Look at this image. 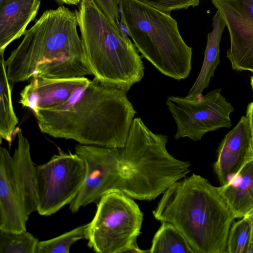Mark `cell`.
<instances>
[{"label":"cell","mask_w":253,"mask_h":253,"mask_svg":"<svg viewBox=\"0 0 253 253\" xmlns=\"http://www.w3.org/2000/svg\"><path fill=\"white\" fill-rule=\"evenodd\" d=\"M218 188L235 218L249 214L253 210V158Z\"/></svg>","instance_id":"16"},{"label":"cell","mask_w":253,"mask_h":253,"mask_svg":"<svg viewBox=\"0 0 253 253\" xmlns=\"http://www.w3.org/2000/svg\"><path fill=\"white\" fill-rule=\"evenodd\" d=\"M161 12L170 14L173 10L187 9L195 7L200 3V0H138Z\"/></svg>","instance_id":"23"},{"label":"cell","mask_w":253,"mask_h":253,"mask_svg":"<svg viewBox=\"0 0 253 253\" xmlns=\"http://www.w3.org/2000/svg\"><path fill=\"white\" fill-rule=\"evenodd\" d=\"M229 31L226 57L232 68L253 73V0H211Z\"/></svg>","instance_id":"10"},{"label":"cell","mask_w":253,"mask_h":253,"mask_svg":"<svg viewBox=\"0 0 253 253\" xmlns=\"http://www.w3.org/2000/svg\"><path fill=\"white\" fill-rule=\"evenodd\" d=\"M152 213L157 220L174 225L194 253H227L235 217L218 187L201 175L193 173L173 183Z\"/></svg>","instance_id":"3"},{"label":"cell","mask_w":253,"mask_h":253,"mask_svg":"<svg viewBox=\"0 0 253 253\" xmlns=\"http://www.w3.org/2000/svg\"><path fill=\"white\" fill-rule=\"evenodd\" d=\"M38 242L27 230L16 232L0 230V253H36Z\"/></svg>","instance_id":"21"},{"label":"cell","mask_w":253,"mask_h":253,"mask_svg":"<svg viewBox=\"0 0 253 253\" xmlns=\"http://www.w3.org/2000/svg\"><path fill=\"white\" fill-rule=\"evenodd\" d=\"M41 0H5L0 3V54L24 35L37 16Z\"/></svg>","instance_id":"14"},{"label":"cell","mask_w":253,"mask_h":253,"mask_svg":"<svg viewBox=\"0 0 253 253\" xmlns=\"http://www.w3.org/2000/svg\"><path fill=\"white\" fill-rule=\"evenodd\" d=\"M85 173L83 159L70 152L60 151L46 163L37 166L38 213L49 216L70 204L82 187Z\"/></svg>","instance_id":"8"},{"label":"cell","mask_w":253,"mask_h":253,"mask_svg":"<svg viewBox=\"0 0 253 253\" xmlns=\"http://www.w3.org/2000/svg\"><path fill=\"white\" fill-rule=\"evenodd\" d=\"M89 80L84 77L66 79L32 78L20 93L19 103L34 114L39 110L61 105L73 91Z\"/></svg>","instance_id":"13"},{"label":"cell","mask_w":253,"mask_h":253,"mask_svg":"<svg viewBox=\"0 0 253 253\" xmlns=\"http://www.w3.org/2000/svg\"><path fill=\"white\" fill-rule=\"evenodd\" d=\"M88 224L53 238L39 241L36 253H69L71 247L76 242L87 238Z\"/></svg>","instance_id":"20"},{"label":"cell","mask_w":253,"mask_h":253,"mask_svg":"<svg viewBox=\"0 0 253 253\" xmlns=\"http://www.w3.org/2000/svg\"><path fill=\"white\" fill-rule=\"evenodd\" d=\"M103 13L116 28H119L120 0H93Z\"/></svg>","instance_id":"24"},{"label":"cell","mask_w":253,"mask_h":253,"mask_svg":"<svg viewBox=\"0 0 253 253\" xmlns=\"http://www.w3.org/2000/svg\"><path fill=\"white\" fill-rule=\"evenodd\" d=\"M225 22L219 11L212 18V30L208 34L204 59L200 73L186 97L199 98L209 85L211 78L220 63L219 43L222 34L225 27Z\"/></svg>","instance_id":"17"},{"label":"cell","mask_w":253,"mask_h":253,"mask_svg":"<svg viewBox=\"0 0 253 253\" xmlns=\"http://www.w3.org/2000/svg\"><path fill=\"white\" fill-rule=\"evenodd\" d=\"M249 253H253V243L251 244Z\"/></svg>","instance_id":"28"},{"label":"cell","mask_w":253,"mask_h":253,"mask_svg":"<svg viewBox=\"0 0 253 253\" xmlns=\"http://www.w3.org/2000/svg\"><path fill=\"white\" fill-rule=\"evenodd\" d=\"M250 217L252 222V226H253V230H252V242L251 243H253V210H252L249 214H248Z\"/></svg>","instance_id":"27"},{"label":"cell","mask_w":253,"mask_h":253,"mask_svg":"<svg viewBox=\"0 0 253 253\" xmlns=\"http://www.w3.org/2000/svg\"><path fill=\"white\" fill-rule=\"evenodd\" d=\"M84 56L96 79L127 92L144 76L139 51L93 0H81L76 10Z\"/></svg>","instance_id":"4"},{"label":"cell","mask_w":253,"mask_h":253,"mask_svg":"<svg viewBox=\"0 0 253 253\" xmlns=\"http://www.w3.org/2000/svg\"><path fill=\"white\" fill-rule=\"evenodd\" d=\"M16 132L17 147L12 155L13 166L24 207L29 217L31 213L38 211L36 167L31 157L29 141L21 129L18 128Z\"/></svg>","instance_id":"15"},{"label":"cell","mask_w":253,"mask_h":253,"mask_svg":"<svg viewBox=\"0 0 253 253\" xmlns=\"http://www.w3.org/2000/svg\"><path fill=\"white\" fill-rule=\"evenodd\" d=\"M246 114L248 116L253 137V101L249 103L247 108Z\"/></svg>","instance_id":"25"},{"label":"cell","mask_w":253,"mask_h":253,"mask_svg":"<svg viewBox=\"0 0 253 253\" xmlns=\"http://www.w3.org/2000/svg\"><path fill=\"white\" fill-rule=\"evenodd\" d=\"M27 215L16 180L12 156L4 147L0 149V230L26 231Z\"/></svg>","instance_id":"12"},{"label":"cell","mask_w":253,"mask_h":253,"mask_svg":"<svg viewBox=\"0 0 253 253\" xmlns=\"http://www.w3.org/2000/svg\"><path fill=\"white\" fill-rule=\"evenodd\" d=\"M121 22L141 56L162 74L179 81L192 68V48L170 14L138 0H120Z\"/></svg>","instance_id":"5"},{"label":"cell","mask_w":253,"mask_h":253,"mask_svg":"<svg viewBox=\"0 0 253 253\" xmlns=\"http://www.w3.org/2000/svg\"><path fill=\"white\" fill-rule=\"evenodd\" d=\"M5 0H0V3H2V2H3L4 1H5Z\"/></svg>","instance_id":"30"},{"label":"cell","mask_w":253,"mask_h":253,"mask_svg":"<svg viewBox=\"0 0 253 253\" xmlns=\"http://www.w3.org/2000/svg\"><path fill=\"white\" fill-rule=\"evenodd\" d=\"M149 253H194L186 239L172 224L163 222L152 241Z\"/></svg>","instance_id":"19"},{"label":"cell","mask_w":253,"mask_h":253,"mask_svg":"<svg viewBox=\"0 0 253 253\" xmlns=\"http://www.w3.org/2000/svg\"><path fill=\"white\" fill-rule=\"evenodd\" d=\"M232 224L229 233L227 253H249L252 237V222L248 215Z\"/></svg>","instance_id":"22"},{"label":"cell","mask_w":253,"mask_h":253,"mask_svg":"<svg viewBox=\"0 0 253 253\" xmlns=\"http://www.w3.org/2000/svg\"><path fill=\"white\" fill-rule=\"evenodd\" d=\"M125 91L94 78L64 103L34 115L43 133L83 145L124 146L136 111Z\"/></svg>","instance_id":"1"},{"label":"cell","mask_w":253,"mask_h":253,"mask_svg":"<svg viewBox=\"0 0 253 253\" xmlns=\"http://www.w3.org/2000/svg\"><path fill=\"white\" fill-rule=\"evenodd\" d=\"M251 85L253 91V75L251 77Z\"/></svg>","instance_id":"29"},{"label":"cell","mask_w":253,"mask_h":253,"mask_svg":"<svg viewBox=\"0 0 253 253\" xmlns=\"http://www.w3.org/2000/svg\"><path fill=\"white\" fill-rule=\"evenodd\" d=\"M75 12L61 5L46 10L5 60L10 85L36 77L92 75L84 56Z\"/></svg>","instance_id":"2"},{"label":"cell","mask_w":253,"mask_h":253,"mask_svg":"<svg viewBox=\"0 0 253 253\" xmlns=\"http://www.w3.org/2000/svg\"><path fill=\"white\" fill-rule=\"evenodd\" d=\"M0 136L11 145L18 123L12 105V86L7 78L4 53L0 54Z\"/></svg>","instance_id":"18"},{"label":"cell","mask_w":253,"mask_h":253,"mask_svg":"<svg viewBox=\"0 0 253 253\" xmlns=\"http://www.w3.org/2000/svg\"><path fill=\"white\" fill-rule=\"evenodd\" d=\"M60 4H66L69 5H78L81 0H55Z\"/></svg>","instance_id":"26"},{"label":"cell","mask_w":253,"mask_h":253,"mask_svg":"<svg viewBox=\"0 0 253 253\" xmlns=\"http://www.w3.org/2000/svg\"><path fill=\"white\" fill-rule=\"evenodd\" d=\"M253 158V137L248 116H242L224 136L213 168L221 185Z\"/></svg>","instance_id":"11"},{"label":"cell","mask_w":253,"mask_h":253,"mask_svg":"<svg viewBox=\"0 0 253 253\" xmlns=\"http://www.w3.org/2000/svg\"><path fill=\"white\" fill-rule=\"evenodd\" d=\"M75 153L84 161L86 173L82 187L70 204L69 209L73 213L89 204L98 202L109 193L127 194L137 179V161L133 154L124 147L80 144L76 146Z\"/></svg>","instance_id":"6"},{"label":"cell","mask_w":253,"mask_h":253,"mask_svg":"<svg viewBox=\"0 0 253 253\" xmlns=\"http://www.w3.org/2000/svg\"><path fill=\"white\" fill-rule=\"evenodd\" d=\"M166 105L176 125V140L187 137L197 141L210 131L232 126L230 114L234 109L220 89L195 99L170 96Z\"/></svg>","instance_id":"9"},{"label":"cell","mask_w":253,"mask_h":253,"mask_svg":"<svg viewBox=\"0 0 253 253\" xmlns=\"http://www.w3.org/2000/svg\"><path fill=\"white\" fill-rule=\"evenodd\" d=\"M143 213L132 198L114 192L97 202L96 211L88 223V246L98 253H149L140 249Z\"/></svg>","instance_id":"7"}]
</instances>
